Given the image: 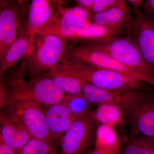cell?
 <instances>
[{"instance_id": "6da1fadb", "label": "cell", "mask_w": 154, "mask_h": 154, "mask_svg": "<svg viewBox=\"0 0 154 154\" xmlns=\"http://www.w3.org/2000/svg\"><path fill=\"white\" fill-rule=\"evenodd\" d=\"M24 75L18 69L6 84L1 81V109L5 108L17 100H30L44 107L66 99L67 95L48 77L41 75L25 81Z\"/></svg>"}, {"instance_id": "7a4b0ae2", "label": "cell", "mask_w": 154, "mask_h": 154, "mask_svg": "<svg viewBox=\"0 0 154 154\" xmlns=\"http://www.w3.org/2000/svg\"><path fill=\"white\" fill-rule=\"evenodd\" d=\"M67 39L51 33L34 36L30 52L23 58L20 67L31 78L55 68L64 60L69 46Z\"/></svg>"}, {"instance_id": "3957f363", "label": "cell", "mask_w": 154, "mask_h": 154, "mask_svg": "<svg viewBox=\"0 0 154 154\" xmlns=\"http://www.w3.org/2000/svg\"><path fill=\"white\" fill-rule=\"evenodd\" d=\"M54 69L105 90L146 91L144 86L146 83L88 64L65 60Z\"/></svg>"}, {"instance_id": "277c9868", "label": "cell", "mask_w": 154, "mask_h": 154, "mask_svg": "<svg viewBox=\"0 0 154 154\" xmlns=\"http://www.w3.org/2000/svg\"><path fill=\"white\" fill-rule=\"evenodd\" d=\"M65 60L88 64L117 72L154 87V80L136 72L91 43L69 46Z\"/></svg>"}, {"instance_id": "5b68a950", "label": "cell", "mask_w": 154, "mask_h": 154, "mask_svg": "<svg viewBox=\"0 0 154 154\" xmlns=\"http://www.w3.org/2000/svg\"><path fill=\"white\" fill-rule=\"evenodd\" d=\"M6 113L30 135L31 138L60 146L50 131L44 109L38 103L28 100L12 102L6 107Z\"/></svg>"}, {"instance_id": "8992f818", "label": "cell", "mask_w": 154, "mask_h": 154, "mask_svg": "<svg viewBox=\"0 0 154 154\" xmlns=\"http://www.w3.org/2000/svg\"><path fill=\"white\" fill-rule=\"evenodd\" d=\"M97 125L86 109L77 116L64 134L60 154H89L94 149Z\"/></svg>"}, {"instance_id": "52a82bcc", "label": "cell", "mask_w": 154, "mask_h": 154, "mask_svg": "<svg viewBox=\"0 0 154 154\" xmlns=\"http://www.w3.org/2000/svg\"><path fill=\"white\" fill-rule=\"evenodd\" d=\"M91 43L134 71L154 80V70L130 38L119 36L106 42Z\"/></svg>"}, {"instance_id": "ba28073f", "label": "cell", "mask_w": 154, "mask_h": 154, "mask_svg": "<svg viewBox=\"0 0 154 154\" xmlns=\"http://www.w3.org/2000/svg\"><path fill=\"white\" fill-rule=\"evenodd\" d=\"M80 81L82 83L83 98L88 103L97 106L103 104L116 105L124 111L125 116L147 92L143 91L105 90L82 80Z\"/></svg>"}, {"instance_id": "9c48e42d", "label": "cell", "mask_w": 154, "mask_h": 154, "mask_svg": "<svg viewBox=\"0 0 154 154\" xmlns=\"http://www.w3.org/2000/svg\"><path fill=\"white\" fill-rule=\"evenodd\" d=\"M131 137L154 145V94L147 92L126 115Z\"/></svg>"}, {"instance_id": "30bf717a", "label": "cell", "mask_w": 154, "mask_h": 154, "mask_svg": "<svg viewBox=\"0 0 154 154\" xmlns=\"http://www.w3.org/2000/svg\"><path fill=\"white\" fill-rule=\"evenodd\" d=\"M90 18L91 12L79 6L66 8H61L41 33L55 34L70 40L89 22Z\"/></svg>"}, {"instance_id": "8fae6325", "label": "cell", "mask_w": 154, "mask_h": 154, "mask_svg": "<svg viewBox=\"0 0 154 154\" xmlns=\"http://www.w3.org/2000/svg\"><path fill=\"white\" fill-rule=\"evenodd\" d=\"M23 9L17 0H1L0 4V59L25 26Z\"/></svg>"}, {"instance_id": "7c38bea8", "label": "cell", "mask_w": 154, "mask_h": 154, "mask_svg": "<svg viewBox=\"0 0 154 154\" xmlns=\"http://www.w3.org/2000/svg\"><path fill=\"white\" fill-rule=\"evenodd\" d=\"M63 0H31L28 5L25 28L31 43L42 33L61 7Z\"/></svg>"}, {"instance_id": "4fadbf2b", "label": "cell", "mask_w": 154, "mask_h": 154, "mask_svg": "<svg viewBox=\"0 0 154 154\" xmlns=\"http://www.w3.org/2000/svg\"><path fill=\"white\" fill-rule=\"evenodd\" d=\"M135 44L147 63L154 70V22L137 10L132 27Z\"/></svg>"}, {"instance_id": "5bb4252c", "label": "cell", "mask_w": 154, "mask_h": 154, "mask_svg": "<svg viewBox=\"0 0 154 154\" xmlns=\"http://www.w3.org/2000/svg\"><path fill=\"white\" fill-rule=\"evenodd\" d=\"M67 98L59 103L43 107L50 131L60 146L64 134L79 115L72 111Z\"/></svg>"}, {"instance_id": "9a60e30c", "label": "cell", "mask_w": 154, "mask_h": 154, "mask_svg": "<svg viewBox=\"0 0 154 154\" xmlns=\"http://www.w3.org/2000/svg\"><path fill=\"white\" fill-rule=\"evenodd\" d=\"M0 116V139L18 154L31 137L7 113L1 112Z\"/></svg>"}, {"instance_id": "2e32d148", "label": "cell", "mask_w": 154, "mask_h": 154, "mask_svg": "<svg viewBox=\"0 0 154 154\" xmlns=\"http://www.w3.org/2000/svg\"><path fill=\"white\" fill-rule=\"evenodd\" d=\"M29 35L23 26L17 38L10 45L3 57L0 59V80L2 81L6 72L22 58L28 55L31 48Z\"/></svg>"}, {"instance_id": "e0dca14e", "label": "cell", "mask_w": 154, "mask_h": 154, "mask_svg": "<svg viewBox=\"0 0 154 154\" xmlns=\"http://www.w3.org/2000/svg\"><path fill=\"white\" fill-rule=\"evenodd\" d=\"M123 30L91 22L87 23L70 40L76 43L106 42L120 36Z\"/></svg>"}, {"instance_id": "ac0fdd59", "label": "cell", "mask_w": 154, "mask_h": 154, "mask_svg": "<svg viewBox=\"0 0 154 154\" xmlns=\"http://www.w3.org/2000/svg\"><path fill=\"white\" fill-rule=\"evenodd\" d=\"M91 18L92 22L110 28L123 30L127 27H132V19L128 8L115 7L93 14Z\"/></svg>"}, {"instance_id": "d6986e66", "label": "cell", "mask_w": 154, "mask_h": 154, "mask_svg": "<svg viewBox=\"0 0 154 154\" xmlns=\"http://www.w3.org/2000/svg\"><path fill=\"white\" fill-rule=\"evenodd\" d=\"M122 146L115 127L105 124L98 125L94 149L104 154H115L121 152Z\"/></svg>"}, {"instance_id": "ffe728a7", "label": "cell", "mask_w": 154, "mask_h": 154, "mask_svg": "<svg viewBox=\"0 0 154 154\" xmlns=\"http://www.w3.org/2000/svg\"><path fill=\"white\" fill-rule=\"evenodd\" d=\"M89 111L98 125H107L116 128L121 126L126 121L124 111L120 107L113 104H102L98 105L94 110Z\"/></svg>"}, {"instance_id": "44dd1931", "label": "cell", "mask_w": 154, "mask_h": 154, "mask_svg": "<svg viewBox=\"0 0 154 154\" xmlns=\"http://www.w3.org/2000/svg\"><path fill=\"white\" fill-rule=\"evenodd\" d=\"M42 75L52 80L66 95L74 96H82V83L79 79L56 69Z\"/></svg>"}, {"instance_id": "7402d4cb", "label": "cell", "mask_w": 154, "mask_h": 154, "mask_svg": "<svg viewBox=\"0 0 154 154\" xmlns=\"http://www.w3.org/2000/svg\"><path fill=\"white\" fill-rule=\"evenodd\" d=\"M58 146L46 141L31 138L22 148L20 154H60Z\"/></svg>"}, {"instance_id": "603a6c76", "label": "cell", "mask_w": 154, "mask_h": 154, "mask_svg": "<svg viewBox=\"0 0 154 154\" xmlns=\"http://www.w3.org/2000/svg\"><path fill=\"white\" fill-rule=\"evenodd\" d=\"M120 154H154V145L131 137L123 146H122Z\"/></svg>"}, {"instance_id": "cb8c5ba5", "label": "cell", "mask_w": 154, "mask_h": 154, "mask_svg": "<svg viewBox=\"0 0 154 154\" xmlns=\"http://www.w3.org/2000/svg\"><path fill=\"white\" fill-rule=\"evenodd\" d=\"M115 7L128 8L123 0H94L91 12L97 14Z\"/></svg>"}, {"instance_id": "d4e9b609", "label": "cell", "mask_w": 154, "mask_h": 154, "mask_svg": "<svg viewBox=\"0 0 154 154\" xmlns=\"http://www.w3.org/2000/svg\"><path fill=\"white\" fill-rule=\"evenodd\" d=\"M0 154H18L0 139Z\"/></svg>"}, {"instance_id": "484cf974", "label": "cell", "mask_w": 154, "mask_h": 154, "mask_svg": "<svg viewBox=\"0 0 154 154\" xmlns=\"http://www.w3.org/2000/svg\"><path fill=\"white\" fill-rule=\"evenodd\" d=\"M80 7L87 9L91 12L94 0H75Z\"/></svg>"}, {"instance_id": "4316f807", "label": "cell", "mask_w": 154, "mask_h": 154, "mask_svg": "<svg viewBox=\"0 0 154 154\" xmlns=\"http://www.w3.org/2000/svg\"><path fill=\"white\" fill-rule=\"evenodd\" d=\"M144 7L146 11L154 17V0H147L144 3Z\"/></svg>"}, {"instance_id": "83f0119b", "label": "cell", "mask_w": 154, "mask_h": 154, "mask_svg": "<svg viewBox=\"0 0 154 154\" xmlns=\"http://www.w3.org/2000/svg\"><path fill=\"white\" fill-rule=\"evenodd\" d=\"M17 1L23 9L26 10V7L29 5L30 0H17Z\"/></svg>"}, {"instance_id": "f1b7e54d", "label": "cell", "mask_w": 154, "mask_h": 154, "mask_svg": "<svg viewBox=\"0 0 154 154\" xmlns=\"http://www.w3.org/2000/svg\"><path fill=\"white\" fill-rule=\"evenodd\" d=\"M126 1L129 2L135 7H137L140 5L143 0H126Z\"/></svg>"}, {"instance_id": "f546056e", "label": "cell", "mask_w": 154, "mask_h": 154, "mask_svg": "<svg viewBox=\"0 0 154 154\" xmlns=\"http://www.w3.org/2000/svg\"><path fill=\"white\" fill-rule=\"evenodd\" d=\"M121 153V152H120ZM120 153L118 154H120ZM89 154H103V153H102V152L99 151V150H97L96 149H94L92 150V151L91 152H90V153Z\"/></svg>"}, {"instance_id": "4dcf8cb0", "label": "cell", "mask_w": 154, "mask_h": 154, "mask_svg": "<svg viewBox=\"0 0 154 154\" xmlns=\"http://www.w3.org/2000/svg\"><path fill=\"white\" fill-rule=\"evenodd\" d=\"M18 154H20V152H19V153H18Z\"/></svg>"}]
</instances>
